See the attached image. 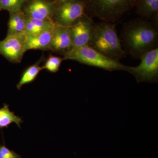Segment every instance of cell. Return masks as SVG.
Returning a JSON list of instances; mask_svg holds the SVG:
<instances>
[{"label":"cell","instance_id":"21","mask_svg":"<svg viewBox=\"0 0 158 158\" xmlns=\"http://www.w3.org/2000/svg\"><path fill=\"white\" fill-rule=\"evenodd\" d=\"M49 1H52V2H54V1H56L57 0H48Z\"/></svg>","mask_w":158,"mask_h":158},{"label":"cell","instance_id":"7","mask_svg":"<svg viewBox=\"0 0 158 158\" xmlns=\"http://www.w3.org/2000/svg\"><path fill=\"white\" fill-rule=\"evenodd\" d=\"M27 37L25 33L7 35L5 39L0 41V55L11 63H20L27 52Z\"/></svg>","mask_w":158,"mask_h":158},{"label":"cell","instance_id":"11","mask_svg":"<svg viewBox=\"0 0 158 158\" xmlns=\"http://www.w3.org/2000/svg\"><path fill=\"white\" fill-rule=\"evenodd\" d=\"M53 29L43 31L34 36H27L26 50H50Z\"/></svg>","mask_w":158,"mask_h":158},{"label":"cell","instance_id":"4","mask_svg":"<svg viewBox=\"0 0 158 158\" xmlns=\"http://www.w3.org/2000/svg\"><path fill=\"white\" fill-rule=\"evenodd\" d=\"M62 55L63 60H73L81 64L110 71L119 70L128 72L129 69V66L106 56L89 45L73 48Z\"/></svg>","mask_w":158,"mask_h":158},{"label":"cell","instance_id":"16","mask_svg":"<svg viewBox=\"0 0 158 158\" xmlns=\"http://www.w3.org/2000/svg\"><path fill=\"white\" fill-rule=\"evenodd\" d=\"M22 118L16 116L14 112H11L9 109V105L4 104L2 107L0 108V129L9 127L12 123L16 124L21 128V123H22Z\"/></svg>","mask_w":158,"mask_h":158},{"label":"cell","instance_id":"14","mask_svg":"<svg viewBox=\"0 0 158 158\" xmlns=\"http://www.w3.org/2000/svg\"><path fill=\"white\" fill-rule=\"evenodd\" d=\"M55 25L54 23L35 19L26 16L25 34L27 36L37 35L43 31L52 30Z\"/></svg>","mask_w":158,"mask_h":158},{"label":"cell","instance_id":"5","mask_svg":"<svg viewBox=\"0 0 158 158\" xmlns=\"http://www.w3.org/2000/svg\"><path fill=\"white\" fill-rule=\"evenodd\" d=\"M140 64L129 66L128 72L132 74L138 83H156L158 79V48L148 51L140 58Z\"/></svg>","mask_w":158,"mask_h":158},{"label":"cell","instance_id":"19","mask_svg":"<svg viewBox=\"0 0 158 158\" xmlns=\"http://www.w3.org/2000/svg\"><path fill=\"white\" fill-rule=\"evenodd\" d=\"M0 158H22L21 156L6 147L4 140L3 144H0Z\"/></svg>","mask_w":158,"mask_h":158},{"label":"cell","instance_id":"10","mask_svg":"<svg viewBox=\"0 0 158 158\" xmlns=\"http://www.w3.org/2000/svg\"><path fill=\"white\" fill-rule=\"evenodd\" d=\"M73 47L72 38L69 27L55 24L52 32L50 50L63 55Z\"/></svg>","mask_w":158,"mask_h":158},{"label":"cell","instance_id":"20","mask_svg":"<svg viewBox=\"0 0 158 158\" xmlns=\"http://www.w3.org/2000/svg\"><path fill=\"white\" fill-rule=\"evenodd\" d=\"M66 1V0H57L58 2H64V1Z\"/></svg>","mask_w":158,"mask_h":158},{"label":"cell","instance_id":"9","mask_svg":"<svg viewBox=\"0 0 158 158\" xmlns=\"http://www.w3.org/2000/svg\"><path fill=\"white\" fill-rule=\"evenodd\" d=\"M57 4V1L27 0L22 11L28 17L54 23L53 18Z\"/></svg>","mask_w":158,"mask_h":158},{"label":"cell","instance_id":"3","mask_svg":"<svg viewBox=\"0 0 158 158\" xmlns=\"http://www.w3.org/2000/svg\"><path fill=\"white\" fill-rule=\"evenodd\" d=\"M140 0H84L85 12L89 17L103 22L115 23L130 10L136 8Z\"/></svg>","mask_w":158,"mask_h":158},{"label":"cell","instance_id":"13","mask_svg":"<svg viewBox=\"0 0 158 158\" xmlns=\"http://www.w3.org/2000/svg\"><path fill=\"white\" fill-rule=\"evenodd\" d=\"M26 25V16L22 10L9 12L7 35L24 34Z\"/></svg>","mask_w":158,"mask_h":158},{"label":"cell","instance_id":"2","mask_svg":"<svg viewBox=\"0 0 158 158\" xmlns=\"http://www.w3.org/2000/svg\"><path fill=\"white\" fill-rule=\"evenodd\" d=\"M115 23L101 22L94 23L89 46L106 56L119 61L125 58L126 53L118 37Z\"/></svg>","mask_w":158,"mask_h":158},{"label":"cell","instance_id":"8","mask_svg":"<svg viewBox=\"0 0 158 158\" xmlns=\"http://www.w3.org/2000/svg\"><path fill=\"white\" fill-rule=\"evenodd\" d=\"M94 26L91 18L85 14L69 27L72 38L73 48L89 45Z\"/></svg>","mask_w":158,"mask_h":158},{"label":"cell","instance_id":"22","mask_svg":"<svg viewBox=\"0 0 158 158\" xmlns=\"http://www.w3.org/2000/svg\"><path fill=\"white\" fill-rule=\"evenodd\" d=\"M0 11H1V10H0Z\"/></svg>","mask_w":158,"mask_h":158},{"label":"cell","instance_id":"17","mask_svg":"<svg viewBox=\"0 0 158 158\" xmlns=\"http://www.w3.org/2000/svg\"><path fill=\"white\" fill-rule=\"evenodd\" d=\"M27 0H0V10L9 12L21 11Z\"/></svg>","mask_w":158,"mask_h":158},{"label":"cell","instance_id":"12","mask_svg":"<svg viewBox=\"0 0 158 158\" xmlns=\"http://www.w3.org/2000/svg\"><path fill=\"white\" fill-rule=\"evenodd\" d=\"M136 8L137 14L141 18L149 21L152 20L157 23L158 0H140Z\"/></svg>","mask_w":158,"mask_h":158},{"label":"cell","instance_id":"1","mask_svg":"<svg viewBox=\"0 0 158 158\" xmlns=\"http://www.w3.org/2000/svg\"><path fill=\"white\" fill-rule=\"evenodd\" d=\"M158 40L156 26L142 18L126 24L122 32L121 41L126 52L136 59H140L148 51L158 47Z\"/></svg>","mask_w":158,"mask_h":158},{"label":"cell","instance_id":"15","mask_svg":"<svg viewBox=\"0 0 158 158\" xmlns=\"http://www.w3.org/2000/svg\"><path fill=\"white\" fill-rule=\"evenodd\" d=\"M44 59V57L42 56L35 64L30 65L23 72L16 86L18 90H20L23 85L32 83L36 80L40 72L43 70L42 66H40V64Z\"/></svg>","mask_w":158,"mask_h":158},{"label":"cell","instance_id":"18","mask_svg":"<svg viewBox=\"0 0 158 158\" xmlns=\"http://www.w3.org/2000/svg\"><path fill=\"white\" fill-rule=\"evenodd\" d=\"M63 58L50 55L44 65L42 66L43 70L46 69L52 73H56L59 71Z\"/></svg>","mask_w":158,"mask_h":158},{"label":"cell","instance_id":"6","mask_svg":"<svg viewBox=\"0 0 158 158\" xmlns=\"http://www.w3.org/2000/svg\"><path fill=\"white\" fill-rule=\"evenodd\" d=\"M86 14L84 0H66L58 2L53 21L55 24L69 27Z\"/></svg>","mask_w":158,"mask_h":158}]
</instances>
